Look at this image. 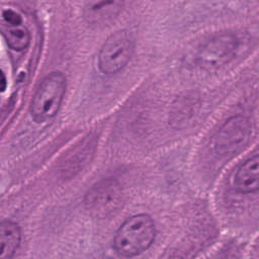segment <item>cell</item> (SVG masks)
<instances>
[{"label":"cell","instance_id":"obj_2","mask_svg":"<svg viewBox=\"0 0 259 259\" xmlns=\"http://www.w3.org/2000/svg\"><path fill=\"white\" fill-rule=\"evenodd\" d=\"M66 87V77L61 72H52L41 80L29 107L34 121L45 122L58 113L65 96Z\"/></svg>","mask_w":259,"mask_h":259},{"label":"cell","instance_id":"obj_9","mask_svg":"<svg viewBox=\"0 0 259 259\" xmlns=\"http://www.w3.org/2000/svg\"><path fill=\"white\" fill-rule=\"evenodd\" d=\"M1 255L0 259H11L20 243L19 227L11 221H2L0 228Z\"/></svg>","mask_w":259,"mask_h":259},{"label":"cell","instance_id":"obj_10","mask_svg":"<svg viewBox=\"0 0 259 259\" xmlns=\"http://www.w3.org/2000/svg\"><path fill=\"white\" fill-rule=\"evenodd\" d=\"M1 32L8 47L13 51H24L30 44V32L23 24L13 25L2 21Z\"/></svg>","mask_w":259,"mask_h":259},{"label":"cell","instance_id":"obj_4","mask_svg":"<svg viewBox=\"0 0 259 259\" xmlns=\"http://www.w3.org/2000/svg\"><path fill=\"white\" fill-rule=\"evenodd\" d=\"M237 47V39L233 35L224 34L212 37L199 48L196 63L202 69H218L234 58Z\"/></svg>","mask_w":259,"mask_h":259},{"label":"cell","instance_id":"obj_5","mask_svg":"<svg viewBox=\"0 0 259 259\" xmlns=\"http://www.w3.org/2000/svg\"><path fill=\"white\" fill-rule=\"evenodd\" d=\"M250 130L251 124L246 117L237 115L229 118L217 134V150L228 152L240 147L248 140Z\"/></svg>","mask_w":259,"mask_h":259},{"label":"cell","instance_id":"obj_1","mask_svg":"<svg viewBox=\"0 0 259 259\" xmlns=\"http://www.w3.org/2000/svg\"><path fill=\"white\" fill-rule=\"evenodd\" d=\"M155 226L145 213L128 218L116 231L113 246L116 252L125 257L139 255L146 251L155 239Z\"/></svg>","mask_w":259,"mask_h":259},{"label":"cell","instance_id":"obj_11","mask_svg":"<svg viewBox=\"0 0 259 259\" xmlns=\"http://www.w3.org/2000/svg\"><path fill=\"white\" fill-rule=\"evenodd\" d=\"M2 21L8 23V24H13V25H19L23 24L22 17L21 15L14 11L13 9H4L2 12Z\"/></svg>","mask_w":259,"mask_h":259},{"label":"cell","instance_id":"obj_6","mask_svg":"<svg viewBox=\"0 0 259 259\" xmlns=\"http://www.w3.org/2000/svg\"><path fill=\"white\" fill-rule=\"evenodd\" d=\"M124 0H85L83 16L92 27H103L111 23L122 11Z\"/></svg>","mask_w":259,"mask_h":259},{"label":"cell","instance_id":"obj_8","mask_svg":"<svg viewBox=\"0 0 259 259\" xmlns=\"http://www.w3.org/2000/svg\"><path fill=\"white\" fill-rule=\"evenodd\" d=\"M235 185L242 192H253L259 189V155L241 165L235 176Z\"/></svg>","mask_w":259,"mask_h":259},{"label":"cell","instance_id":"obj_3","mask_svg":"<svg viewBox=\"0 0 259 259\" xmlns=\"http://www.w3.org/2000/svg\"><path fill=\"white\" fill-rule=\"evenodd\" d=\"M135 50V40L127 30H118L109 35L98 54L99 70L106 75L121 71L130 62Z\"/></svg>","mask_w":259,"mask_h":259},{"label":"cell","instance_id":"obj_7","mask_svg":"<svg viewBox=\"0 0 259 259\" xmlns=\"http://www.w3.org/2000/svg\"><path fill=\"white\" fill-rule=\"evenodd\" d=\"M120 203V190L114 182L105 181L96 185L86 197L87 208L103 217L116 209Z\"/></svg>","mask_w":259,"mask_h":259}]
</instances>
